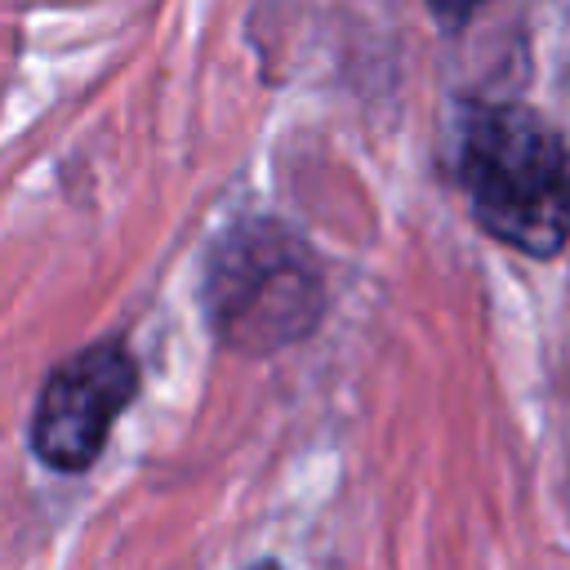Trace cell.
Masks as SVG:
<instances>
[{
  "label": "cell",
  "mask_w": 570,
  "mask_h": 570,
  "mask_svg": "<svg viewBox=\"0 0 570 570\" xmlns=\"http://www.w3.org/2000/svg\"><path fill=\"white\" fill-rule=\"evenodd\" d=\"M258 570H276V566H258Z\"/></svg>",
  "instance_id": "obj_4"
},
{
  "label": "cell",
  "mask_w": 570,
  "mask_h": 570,
  "mask_svg": "<svg viewBox=\"0 0 570 570\" xmlns=\"http://www.w3.org/2000/svg\"><path fill=\"white\" fill-rule=\"evenodd\" d=\"M138 396V361L125 343H89L49 370L31 410V450L53 472H85L116 419Z\"/></svg>",
  "instance_id": "obj_3"
},
{
  "label": "cell",
  "mask_w": 570,
  "mask_h": 570,
  "mask_svg": "<svg viewBox=\"0 0 570 570\" xmlns=\"http://www.w3.org/2000/svg\"><path fill=\"white\" fill-rule=\"evenodd\" d=\"M454 174L472 218L503 245L552 258L570 240V147L530 107L476 102L459 116Z\"/></svg>",
  "instance_id": "obj_1"
},
{
  "label": "cell",
  "mask_w": 570,
  "mask_h": 570,
  "mask_svg": "<svg viewBox=\"0 0 570 570\" xmlns=\"http://www.w3.org/2000/svg\"><path fill=\"white\" fill-rule=\"evenodd\" d=\"M325 285L312 249L276 218H245L218 236L205 263V312L227 347L267 356L307 338Z\"/></svg>",
  "instance_id": "obj_2"
}]
</instances>
